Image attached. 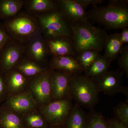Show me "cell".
Wrapping results in <instances>:
<instances>
[{"label":"cell","instance_id":"29","mask_svg":"<svg viewBox=\"0 0 128 128\" xmlns=\"http://www.w3.org/2000/svg\"><path fill=\"white\" fill-rule=\"evenodd\" d=\"M11 39L5 30L2 23L0 22V54L5 45Z\"/></svg>","mask_w":128,"mask_h":128},{"label":"cell","instance_id":"14","mask_svg":"<svg viewBox=\"0 0 128 128\" xmlns=\"http://www.w3.org/2000/svg\"><path fill=\"white\" fill-rule=\"evenodd\" d=\"M46 40L48 51L51 57L75 56L70 37L61 36Z\"/></svg>","mask_w":128,"mask_h":128},{"label":"cell","instance_id":"17","mask_svg":"<svg viewBox=\"0 0 128 128\" xmlns=\"http://www.w3.org/2000/svg\"><path fill=\"white\" fill-rule=\"evenodd\" d=\"M24 7L26 12L34 16L58 9L57 0H24Z\"/></svg>","mask_w":128,"mask_h":128},{"label":"cell","instance_id":"1","mask_svg":"<svg viewBox=\"0 0 128 128\" xmlns=\"http://www.w3.org/2000/svg\"><path fill=\"white\" fill-rule=\"evenodd\" d=\"M71 25L75 56L86 50H104L108 35L106 30L94 26L89 20L74 22Z\"/></svg>","mask_w":128,"mask_h":128},{"label":"cell","instance_id":"25","mask_svg":"<svg viewBox=\"0 0 128 128\" xmlns=\"http://www.w3.org/2000/svg\"><path fill=\"white\" fill-rule=\"evenodd\" d=\"M24 122L31 128H46L47 124L42 114L32 111L25 114Z\"/></svg>","mask_w":128,"mask_h":128},{"label":"cell","instance_id":"32","mask_svg":"<svg viewBox=\"0 0 128 128\" xmlns=\"http://www.w3.org/2000/svg\"><path fill=\"white\" fill-rule=\"evenodd\" d=\"M120 39L123 44L128 42V28H122L121 33H118Z\"/></svg>","mask_w":128,"mask_h":128},{"label":"cell","instance_id":"9","mask_svg":"<svg viewBox=\"0 0 128 128\" xmlns=\"http://www.w3.org/2000/svg\"><path fill=\"white\" fill-rule=\"evenodd\" d=\"M123 71H108L94 80L98 92L110 96L119 92L125 93L126 90L122 86Z\"/></svg>","mask_w":128,"mask_h":128},{"label":"cell","instance_id":"26","mask_svg":"<svg viewBox=\"0 0 128 128\" xmlns=\"http://www.w3.org/2000/svg\"><path fill=\"white\" fill-rule=\"evenodd\" d=\"M86 128H109L107 122L103 116L98 113H94L90 116Z\"/></svg>","mask_w":128,"mask_h":128},{"label":"cell","instance_id":"4","mask_svg":"<svg viewBox=\"0 0 128 128\" xmlns=\"http://www.w3.org/2000/svg\"><path fill=\"white\" fill-rule=\"evenodd\" d=\"M41 26L42 34L45 39L61 36L71 37V23L58 9L35 16Z\"/></svg>","mask_w":128,"mask_h":128},{"label":"cell","instance_id":"11","mask_svg":"<svg viewBox=\"0 0 128 128\" xmlns=\"http://www.w3.org/2000/svg\"><path fill=\"white\" fill-rule=\"evenodd\" d=\"M24 56L42 65L50 56L46 40L41 35L24 45Z\"/></svg>","mask_w":128,"mask_h":128},{"label":"cell","instance_id":"16","mask_svg":"<svg viewBox=\"0 0 128 128\" xmlns=\"http://www.w3.org/2000/svg\"><path fill=\"white\" fill-rule=\"evenodd\" d=\"M5 79L6 89L12 96L23 92L30 78L14 69L5 74Z\"/></svg>","mask_w":128,"mask_h":128},{"label":"cell","instance_id":"23","mask_svg":"<svg viewBox=\"0 0 128 128\" xmlns=\"http://www.w3.org/2000/svg\"><path fill=\"white\" fill-rule=\"evenodd\" d=\"M0 123L4 128H24V121L19 114L9 108L2 114Z\"/></svg>","mask_w":128,"mask_h":128},{"label":"cell","instance_id":"19","mask_svg":"<svg viewBox=\"0 0 128 128\" xmlns=\"http://www.w3.org/2000/svg\"><path fill=\"white\" fill-rule=\"evenodd\" d=\"M25 76L32 78L44 72L48 68L24 56L16 65L15 68Z\"/></svg>","mask_w":128,"mask_h":128},{"label":"cell","instance_id":"6","mask_svg":"<svg viewBox=\"0 0 128 128\" xmlns=\"http://www.w3.org/2000/svg\"><path fill=\"white\" fill-rule=\"evenodd\" d=\"M53 70L46 71L30 78L28 86V90L38 105L43 106L51 102V80Z\"/></svg>","mask_w":128,"mask_h":128},{"label":"cell","instance_id":"18","mask_svg":"<svg viewBox=\"0 0 128 128\" xmlns=\"http://www.w3.org/2000/svg\"><path fill=\"white\" fill-rule=\"evenodd\" d=\"M123 45L120 39L118 33H116L108 35L104 45L103 57L111 64L120 54Z\"/></svg>","mask_w":128,"mask_h":128},{"label":"cell","instance_id":"22","mask_svg":"<svg viewBox=\"0 0 128 128\" xmlns=\"http://www.w3.org/2000/svg\"><path fill=\"white\" fill-rule=\"evenodd\" d=\"M110 64L101 55L95 60L86 72V75L96 80L108 71Z\"/></svg>","mask_w":128,"mask_h":128},{"label":"cell","instance_id":"12","mask_svg":"<svg viewBox=\"0 0 128 128\" xmlns=\"http://www.w3.org/2000/svg\"><path fill=\"white\" fill-rule=\"evenodd\" d=\"M9 108L18 114L33 111L38 104L28 90L10 96L8 100Z\"/></svg>","mask_w":128,"mask_h":128},{"label":"cell","instance_id":"24","mask_svg":"<svg viewBox=\"0 0 128 128\" xmlns=\"http://www.w3.org/2000/svg\"><path fill=\"white\" fill-rule=\"evenodd\" d=\"M100 52L94 50H86L76 55L74 57L83 72H86L94 61L101 55Z\"/></svg>","mask_w":128,"mask_h":128},{"label":"cell","instance_id":"7","mask_svg":"<svg viewBox=\"0 0 128 128\" xmlns=\"http://www.w3.org/2000/svg\"><path fill=\"white\" fill-rule=\"evenodd\" d=\"M72 108L68 98L50 102L42 106L41 112L47 122L57 126L65 122Z\"/></svg>","mask_w":128,"mask_h":128},{"label":"cell","instance_id":"31","mask_svg":"<svg viewBox=\"0 0 128 128\" xmlns=\"http://www.w3.org/2000/svg\"><path fill=\"white\" fill-rule=\"evenodd\" d=\"M6 88L5 74L0 70V96L4 94Z\"/></svg>","mask_w":128,"mask_h":128},{"label":"cell","instance_id":"5","mask_svg":"<svg viewBox=\"0 0 128 128\" xmlns=\"http://www.w3.org/2000/svg\"><path fill=\"white\" fill-rule=\"evenodd\" d=\"M99 92L94 80L86 75L80 74L72 78L71 96L80 105L92 107L97 102Z\"/></svg>","mask_w":128,"mask_h":128},{"label":"cell","instance_id":"30","mask_svg":"<svg viewBox=\"0 0 128 128\" xmlns=\"http://www.w3.org/2000/svg\"><path fill=\"white\" fill-rule=\"evenodd\" d=\"M77 2L82 5L85 8H86L88 6L91 5L93 7L97 6L98 4H101L104 2L102 0H76Z\"/></svg>","mask_w":128,"mask_h":128},{"label":"cell","instance_id":"8","mask_svg":"<svg viewBox=\"0 0 128 128\" xmlns=\"http://www.w3.org/2000/svg\"><path fill=\"white\" fill-rule=\"evenodd\" d=\"M24 45L11 39L0 54V70L4 74L15 67L24 56Z\"/></svg>","mask_w":128,"mask_h":128},{"label":"cell","instance_id":"15","mask_svg":"<svg viewBox=\"0 0 128 128\" xmlns=\"http://www.w3.org/2000/svg\"><path fill=\"white\" fill-rule=\"evenodd\" d=\"M50 68L72 76L80 74L83 70L74 56L51 57Z\"/></svg>","mask_w":128,"mask_h":128},{"label":"cell","instance_id":"34","mask_svg":"<svg viewBox=\"0 0 128 128\" xmlns=\"http://www.w3.org/2000/svg\"><path fill=\"white\" fill-rule=\"evenodd\" d=\"M60 128V127H59V126H56L55 127H54V128Z\"/></svg>","mask_w":128,"mask_h":128},{"label":"cell","instance_id":"33","mask_svg":"<svg viewBox=\"0 0 128 128\" xmlns=\"http://www.w3.org/2000/svg\"><path fill=\"white\" fill-rule=\"evenodd\" d=\"M107 123L109 128H128L117 120H110L107 122Z\"/></svg>","mask_w":128,"mask_h":128},{"label":"cell","instance_id":"20","mask_svg":"<svg viewBox=\"0 0 128 128\" xmlns=\"http://www.w3.org/2000/svg\"><path fill=\"white\" fill-rule=\"evenodd\" d=\"M23 0H0V18L6 20L18 14L24 7Z\"/></svg>","mask_w":128,"mask_h":128},{"label":"cell","instance_id":"3","mask_svg":"<svg viewBox=\"0 0 128 128\" xmlns=\"http://www.w3.org/2000/svg\"><path fill=\"white\" fill-rule=\"evenodd\" d=\"M12 39L25 44L42 35L41 28L37 18L26 12H20L2 23Z\"/></svg>","mask_w":128,"mask_h":128},{"label":"cell","instance_id":"10","mask_svg":"<svg viewBox=\"0 0 128 128\" xmlns=\"http://www.w3.org/2000/svg\"><path fill=\"white\" fill-rule=\"evenodd\" d=\"M73 76L53 70L51 80L52 99L54 101L69 98L71 96L70 82Z\"/></svg>","mask_w":128,"mask_h":128},{"label":"cell","instance_id":"28","mask_svg":"<svg viewBox=\"0 0 128 128\" xmlns=\"http://www.w3.org/2000/svg\"><path fill=\"white\" fill-rule=\"evenodd\" d=\"M121 56L118 60V63L120 68L123 70L126 74L127 77L128 76V45L123 47L121 51Z\"/></svg>","mask_w":128,"mask_h":128},{"label":"cell","instance_id":"13","mask_svg":"<svg viewBox=\"0 0 128 128\" xmlns=\"http://www.w3.org/2000/svg\"><path fill=\"white\" fill-rule=\"evenodd\" d=\"M57 2L59 9L70 23L89 20L86 8L76 0H58Z\"/></svg>","mask_w":128,"mask_h":128},{"label":"cell","instance_id":"21","mask_svg":"<svg viewBox=\"0 0 128 128\" xmlns=\"http://www.w3.org/2000/svg\"><path fill=\"white\" fill-rule=\"evenodd\" d=\"M65 122L66 128H86V116L78 104L72 108Z\"/></svg>","mask_w":128,"mask_h":128},{"label":"cell","instance_id":"27","mask_svg":"<svg viewBox=\"0 0 128 128\" xmlns=\"http://www.w3.org/2000/svg\"><path fill=\"white\" fill-rule=\"evenodd\" d=\"M115 114L118 122L128 127V104L124 102L120 104L115 109Z\"/></svg>","mask_w":128,"mask_h":128},{"label":"cell","instance_id":"2","mask_svg":"<svg viewBox=\"0 0 128 128\" xmlns=\"http://www.w3.org/2000/svg\"><path fill=\"white\" fill-rule=\"evenodd\" d=\"M128 0H110L107 6L94 7L87 12L88 20L97 22L106 29L128 27Z\"/></svg>","mask_w":128,"mask_h":128}]
</instances>
